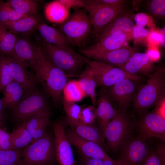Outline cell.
Listing matches in <instances>:
<instances>
[{
  "label": "cell",
  "instance_id": "d4e9b609",
  "mask_svg": "<svg viewBox=\"0 0 165 165\" xmlns=\"http://www.w3.org/2000/svg\"><path fill=\"white\" fill-rule=\"evenodd\" d=\"M36 16H28L17 21H8L2 25L13 34L28 33L38 28L41 24Z\"/></svg>",
  "mask_w": 165,
  "mask_h": 165
},
{
  "label": "cell",
  "instance_id": "7402d4cb",
  "mask_svg": "<svg viewBox=\"0 0 165 165\" xmlns=\"http://www.w3.org/2000/svg\"><path fill=\"white\" fill-rule=\"evenodd\" d=\"M38 29L42 39L45 41L58 47H72L65 35L58 28L41 23Z\"/></svg>",
  "mask_w": 165,
  "mask_h": 165
},
{
  "label": "cell",
  "instance_id": "f546056e",
  "mask_svg": "<svg viewBox=\"0 0 165 165\" xmlns=\"http://www.w3.org/2000/svg\"><path fill=\"white\" fill-rule=\"evenodd\" d=\"M19 12L29 16H35L38 13V2L32 0H9L6 2Z\"/></svg>",
  "mask_w": 165,
  "mask_h": 165
},
{
  "label": "cell",
  "instance_id": "ab89813d",
  "mask_svg": "<svg viewBox=\"0 0 165 165\" xmlns=\"http://www.w3.org/2000/svg\"><path fill=\"white\" fill-rule=\"evenodd\" d=\"M149 31L144 27L135 25L132 32V38L134 40L139 41L148 37Z\"/></svg>",
  "mask_w": 165,
  "mask_h": 165
},
{
  "label": "cell",
  "instance_id": "f6af8a7d",
  "mask_svg": "<svg viewBox=\"0 0 165 165\" xmlns=\"http://www.w3.org/2000/svg\"><path fill=\"white\" fill-rule=\"evenodd\" d=\"M99 2L115 7L126 8L129 2L125 0H97Z\"/></svg>",
  "mask_w": 165,
  "mask_h": 165
},
{
  "label": "cell",
  "instance_id": "74e56055",
  "mask_svg": "<svg viewBox=\"0 0 165 165\" xmlns=\"http://www.w3.org/2000/svg\"><path fill=\"white\" fill-rule=\"evenodd\" d=\"M148 8L151 14L158 19L164 18L165 16V0L149 1Z\"/></svg>",
  "mask_w": 165,
  "mask_h": 165
},
{
  "label": "cell",
  "instance_id": "8d00e7d4",
  "mask_svg": "<svg viewBox=\"0 0 165 165\" xmlns=\"http://www.w3.org/2000/svg\"><path fill=\"white\" fill-rule=\"evenodd\" d=\"M96 108L95 106L88 105L82 109L79 122L84 124L91 125L96 119Z\"/></svg>",
  "mask_w": 165,
  "mask_h": 165
},
{
  "label": "cell",
  "instance_id": "484cf974",
  "mask_svg": "<svg viewBox=\"0 0 165 165\" xmlns=\"http://www.w3.org/2000/svg\"><path fill=\"white\" fill-rule=\"evenodd\" d=\"M11 149H22L32 141L31 136L25 121L19 123L9 134Z\"/></svg>",
  "mask_w": 165,
  "mask_h": 165
},
{
  "label": "cell",
  "instance_id": "4dcf8cb0",
  "mask_svg": "<svg viewBox=\"0 0 165 165\" xmlns=\"http://www.w3.org/2000/svg\"><path fill=\"white\" fill-rule=\"evenodd\" d=\"M63 97L66 101L76 103L81 101L86 96L80 88L77 80L68 81L63 88Z\"/></svg>",
  "mask_w": 165,
  "mask_h": 165
},
{
  "label": "cell",
  "instance_id": "d6986e66",
  "mask_svg": "<svg viewBox=\"0 0 165 165\" xmlns=\"http://www.w3.org/2000/svg\"><path fill=\"white\" fill-rule=\"evenodd\" d=\"M153 63L145 53H135L126 63L117 67L131 75L149 76L155 71Z\"/></svg>",
  "mask_w": 165,
  "mask_h": 165
},
{
  "label": "cell",
  "instance_id": "cb8c5ba5",
  "mask_svg": "<svg viewBox=\"0 0 165 165\" xmlns=\"http://www.w3.org/2000/svg\"><path fill=\"white\" fill-rule=\"evenodd\" d=\"M1 98L4 109L12 110L20 102L24 95L21 86L15 81L9 84L3 89Z\"/></svg>",
  "mask_w": 165,
  "mask_h": 165
},
{
  "label": "cell",
  "instance_id": "836d02e7",
  "mask_svg": "<svg viewBox=\"0 0 165 165\" xmlns=\"http://www.w3.org/2000/svg\"><path fill=\"white\" fill-rule=\"evenodd\" d=\"M165 150L160 145L156 150H150L142 165H165Z\"/></svg>",
  "mask_w": 165,
  "mask_h": 165
},
{
  "label": "cell",
  "instance_id": "ac0fdd59",
  "mask_svg": "<svg viewBox=\"0 0 165 165\" xmlns=\"http://www.w3.org/2000/svg\"><path fill=\"white\" fill-rule=\"evenodd\" d=\"M131 37L125 33L107 36L87 48L79 49L83 54L86 53H98L108 51L125 46Z\"/></svg>",
  "mask_w": 165,
  "mask_h": 165
},
{
  "label": "cell",
  "instance_id": "277c9868",
  "mask_svg": "<svg viewBox=\"0 0 165 165\" xmlns=\"http://www.w3.org/2000/svg\"><path fill=\"white\" fill-rule=\"evenodd\" d=\"M58 28L65 35L71 46L84 48L93 34L91 24L86 11L83 8L74 9Z\"/></svg>",
  "mask_w": 165,
  "mask_h": 165
},
{
  "label": "cell",
  "instance_id": "816d5d0a",
  "mask_svg": "<svg viewBox=\"0 0 165 165\" xmlns=\"http://www.w3.org/2000/svg\"><path fill=\"white\" fill-rule=\"evenodd\" d=\"M3 122L0 120V126H1Z\"/></svg>",
  "mask_w": 165,
  "mask_h": 165
},
{
  "label": "cell",
  "instance_id": "4316f807",
  "mask_svg": "<svg viewBox=\"0 0 165 165\" xmlns=\"http://www.w3.org/2000/svg\"><path fill=\"white\" fill-rule=\"evenodd\" d=\"M50 117V116L38 115L25 121L32 138L31 142L42 137L46 133Z\"/></svg>",
  "mask_w": 165,
  "mask_h": 165
},
{
  "label": "cell",
  "instance_id": "5bb4252c",
  "mask_svg": "<svg viewBox=\"0 0 165 165\" xmlns=\"http://www.w3.org/2000/svg\"><path fill=\"white\" fill-rule=\"evenodd\" d=\"M65 130L66 137L71 145L76 147L82 156L102 160L112 159L98 144L81 138L71 129Z\"/></svg>",
  "mask_w": 165,
  "mask_h": 165
},
{
  "label": "cell",
  "instance_id": "d6a6232c",
  "mask_svg": "<svg viewBox=\"0 0 165 165\" xmlns=\"http://www.w3.org/2000/svg\"><path fill=\"white\" fill-rule=\"evenodd\" d=\"M22 157V149L0 150V165H18Z\"/></svg>",
  "mask_w": 165,
  "mask_h": 165
},
{
  "label": "cell",
  "instance_id": "7bdbcfd3",
  "mask_svg": "<svg viewBox=\"0 0 165 165\" xmlns=\"http://www.w3.org/2000/svg\"><path fill=\"white\" fill-rule=\"evenodd\" d=\"M60 2L69 9H74L84 8L85 6L84 0H59Z\"/></svg>",
  "mask_w": 165,
  "mask_h": 165
},
{
  "label": "cell",
  "instance_id": "7c38bea8",
  "mask_svg": "<svg viewBox=\"0 0 165 165\" xmlns=\"http://www.w3.org/2000/svg\"><path fill=\"white\" fill-rule=\"evenodd\" d=\"M146 141L130 137L120 148L116 165H142L150 151Z\"/></svg>",
  "mask_w": 165,
  "mask_h": 165
},
{
  "label": "cell",
  "instance_id": "ffe728a7",
  "mask_svg": "<svg viewBox=\"0 0 165 165\" xmlns=\"http://www.w3.org/2000/svg\"><path fill=\"white\" fill-rule=\"evenodd\" d=\"M125 11L95 35L97 42L108 35L122 33L128 34L131 37L132 31L135 25L130 16L125 13Z\"/></svg>",
  "mask_w": 165,
  "mask_h": 165
},
{
  "label": "cell",
  "instance_id": "9a60e30c",
  "mask_svg": "<svg viewBox=\"0 0 165 165\" xmlns=\"http://www.w3.org/2000/svg\"><path fill=\"white\" fill-rule=\"evenodd\" d=\"M9 72L14 80L21 86L24 91L22 98L37 89L38 82L32 75L19 61L13 57H8Z\"/></svg>",
  "mask_w": 165,
  "mask_h": 165
},
{
  "label": "cell",
  "instance_id": "8fae6325",
  "mask_svg": "<svg viewBox=\"0 0 165 165\" xmlns=\"http://www.w3.org/2000/svg\"><path fill=\"white\" fill-rule=\"evenodd\" d=\"M139 81L130 79L121 80L106 88L103 92L117 110L127 112L137 91Z\"/></svg>",
  "mask_w": 165,
  "mask_h": 165
},
{
  "label": "cell",
  "instance_id": "60d3db41",
  "mask_svg": "<svg viewBox=\"0 0 165 165\" xmlns=\"http://www.w3.org/2000/svg\"><path fill=\"white\" fill-rule=\"evenodd\" d=\"M12 150L9 141V134L0 127V150Z\"/></svg>",
  "mask_w": 165,
  "mask_h": 165
},
{
  "label": "cell",
  "instance_id": "44dd1931",
  "mask_svg": "<svg viewBox=\"0 0 165 165\" xmlns=\"http://www.w3.org/2000/svg\"><path fill=\"white\" fill-rule=\"evenodd\" d=\"M96 119L99 129L104 138L105 128L117 113L118 110L116 109L105 93L101 94L97 100Z\"/></svg>",
  "mask_w": 165,
  "mask_h": 165
},
{
  "label": "cell",
  "instance_id": "e575fe53",
  "mask_svg": "<svg viewBox=\"0 0 165 165\" xmlns=\"http://www.w3.org/2000/svg\"><path fill=\"white\" fill-rule=\"evenodd\" d=\"M14 80L10 73L8 67V57L1 56L0 57V92Z\"/></svg>",
  "mask_w": 165,
  "mask_h": 165
},
{
  "label": "cell",
  "instance_id": "bcb514c9",
  "mask_svg": "<svg viewBox=\"0 0 165 165\" xmlns=\"http://www.w3.org/2000/svg\"><path fill=\"white\" fill-rule=\"evenodd\" d=\"M149 44L153 46H156L160 43V31H152L149 32L147 37Z\"/></svg>",
  "mask_w": 165,
  "mask_h": 165
},
{
  "label": "cell",
  "instance_id": "ee69618b",
  "mask_svg": "<svg viewBox=\"0 0 165 165\" xmlns=\"http://www.w3.org/2000/svg\"><path fill=\"white\" fill-rule=\"evenodd\" d=\"M9 7L6 2L0 3V24L2 25L9 21Z\"/></svg>",
  "mask_w": 165,
  "mask_h": 165
},
{
  "label": "cell",
  "instance_id": "f35d334b",
  "mask_svg": "<svg viewBox=\"0 0 165 165\" xmlns=\"http://www.w3.org/2000/svg\"><path fill=\"white\" fill-rule=\"evenodd\" d=\"M84 165H116V160L113 159L102 160L82 156Z\"/></svg>",
  "mask_w": 165,
  "mask_h": 165
},
{
  "label": "cell",
  "instance_id": "e0dca14e",
  "mask_svg": "<svg viewBox=\"0 0 165 165\" xmlns=\"http://www.w3.org/2000/svg\"><path fill=\"white\" fill-rule=\"evenodd\" d=\"M134 53L131 48L125 46L106 52L86 53L83 55L89 59L117 67L126 63Z\"/></svg>",
  "mask_w": 165,
  "mask_h": 165
},
{
  "label": "cell",
  "instance_id": "7dc6e473",
  "mask_svg": "<svg viewBox=\"0 0 165 165\" xmlns=\"http://www.w3.org/2000/svg\"><path fill=\"white\" fill-rule=\"evenodd\" d=\"M9 6V21H17L25 17L29 16L22 14L12 8Z\"/></svg>",
  "mask_w": 165,
  "mask_h": 165
},
{
  "label": "cell",
  "instance_id": "603a6c76",
  "mask_svg": "<svg viewBox=\"0 0 165 165\" xmlns=\"http://www.w3.org/2000/svg\"><path fill=\"white\" fill-rule=\"evenodd\" d=\"M70 10L59 0H55L50 2L45 5L44 13L46 18L48 21L60 24L69 16Z\"/></svg>",
  "mask_w": 165,
  "mask_h": 165
},
{
  "label": "cell",
  "instance_id": "4fadbf2b",
  "mask_svg": "<svg viewBox=\"0 0 165 165\" xmlns=\"http://www.w3.org/2000/svg\"><path fill=\"white\" fill-rule=\"evenodd\" d=\"M52 127L55 160L59 165H75L73 151L66 137L64 123L61 121L55 122Z\"/></svg>",
  "mask_w": 165,
  "mask_h": 165
},
{
  "label": "cell",
  "instance_id": "7a4b0ae2",
  "mask_svg": "<svg viewBox=\"0 0 165 165\" xmlns=\"http://www.w3.org/2000/svg\"><path fill=\"white\" fill-rule=\"evenodd\" d=\"M31 68L35 72V77L44 93L51 98L55 105L61 103L63 90L69 77L47 61L42 52Z\"/></svg>",
  "mask_w": 165,
  "mask_h": 165
},
{
  "label": "cell",
  "instance_id": "ba28073f",
  "mask_svg": "<svg viewBox=\"0 0 165 165\" xmlns=\"http://www.w3.org/2000/svg\"><path fill=\"white\" fill-rule=\"evenodd\" d=\"M83 9L90 21L93 34L96 35L126 8L115 7L100 3L97 0H84Z\"/></svg>",
  "mask_w": 165,
  "mask_h": 165
},
{
  "label": "cell",
  "instance_id": "3957f363",
  "mask_svg": "<svg viewBox=\"0 0 165 165\" xmlns=\"http://www.w3.org/2000/svg\"><path fill=\"white\" fill-rule=\"evenodd\" d=\"M165 70L156 69L146 82L138 89L132 101L134 108L142 113L165 99Z\"/></svg>",
  "mask_w": 165,
  "mask_h": 165
},
{
  "label": "cell",
  "instance_id": "c3c4849f",
  "mask_svg": "<svg viewBox=\"0 0 165 165\" xmlns=\"http://www.w3.org/2000/svg\"><path fill=\"white\" fill-rule=\"evenodd\" d=\"M151 61L154 62L159 61L161 55L159 51L156 48L151 47L148 49L145 53Z\"/></svg>",
  "mask_w": 165,
  "mask_h": 165
},
{
  "label": "cell",
  "instance_id": "8992f818",
  "mask_svg": "<svg viewBox=\"0 0 165 165\" xmlns=\"http://www.w3.org/2000/svg\"><path fill=\"white\" fill-rule=\"evenodd\" d=\"M47 95L36 89L22 99L12 110L14 121L19 123L38 115L50 116V111Z\"/></svg>",
  "mask_w": 165,
  "mask_h": 165
},
{
  "label": "cell",
  "instance_id": "2e32d148",
  "mask_svg": "<svg viewBox=\"0 0 165 165\" xmlns=\"http://www.w3.org/2000/svg\"><path fill=\"white\" fill-rule=\"evenodd\" d=\"M41 53L40 43L39 42L38 46H35L26 38H17L13 57L25 67L31 68L37 61Z\"/></svg>",
  "mask_w": 165,
  "mask_h": 165
},
{
  "label": "cell",
  "instance_id": "1f68e13d",
  "mask_svg": "<svg viewBox=\"0 0 165 165\" xmlns=\"http://www.w3.org/2000/svg\"><path fill=\"white\" fill-rule=\"evenodd\" d=\"M61 103L65 112L67 121L71 127L79 122V118L82 109L75 102H69L62 97Z\"/></svg>",
  "mask_w": 165,
  "mask_h": 165
},
{
  "label": "cell",
  "instance_id": "6da1fadb",
  "mask_svg": "<svg viewBox=\"0 0 165 165\" xmlns=\"http://www.w3.org/2000/svg\"><path fill=\"white\" fill-rule=\"evenodd\" d=\"M40 43L42 53L47 61L69 77H79L86 64L88 58L72 47H58L42 39Z\"/></svg>",
  "mask_w": 165,
  "mask_h": 165
},
{
  "label": "cell",
  "instance_id": "f907efd6",
  "mask_svg": "<svg viewBox=\"0 0 165 165\" xmlns=\"http://www.w3.org/2000/svg\"><path fill=\"white\" fill-rule=\"evenodd\" d=\"M2 108V103L1 99L0 98V114L1 112Z\"/></svg>",
  "mask_w": 165,
  "mask_h": 165
},
{
  "label": "cell",
  "instance_id": "30bf717a",
  "mask_svg": "<svg viewBox=\"0 0 165 165\" xmlns=\"http://www.w3.org/2000/svg\"><path fill=\"white\" fill-rule=\"evenodd\" d=\"M142 113L137 126L138 137L145 141L155 138L164 142L165 120L163 116L157 110Z\"/></svg>",
  "mask_w": 165,
  "mask_h": 165
},
{
  "label": "cell",
  "instance_id": "52a82bcc",
  "mask_svg": "<svg viewBox=\"0 0 165 165\" xmlns=\"http://www.w3.org/2000/svg\"><path fill=\"white\" fill-rule=\"evenodd\" d=\"M133 124L127 112L119 110L107 125L104 133L108 145L113 151L120 149L131 137Z\"/></svg>",
  "mask_w": 165,
  "mask_h": 165
},
{
  "label": "cell",
  "instance_id": "d590c367",
  "mask_svg": "<svg viewBox=\"0 0 165 165\" xmlns=\"http://www.w3.org/2000/svg\"><path fill=\"white\" fill-rule=\"evenodd\" d=\"M89 72L86 85V96L90 99L93 105L95 106L97 104L96 92L97 83L93 73L89 66Z\"/></svg>",
  "mask_w": 165,
  "mask_h": 165
},
{
  "label": "cell",
  "instance_id": "f5cc1de1",
  "mask_svg": "<svg viewBox=\"0 0 165 165\" xmlns=\"http://www.w3.org/2000/svg\"><path fill=\"white\" fill-rule=\"evenodd\" d=\"M1 53L0 52V57H1V55H0V54H1Z\"/></svg>",
  "mask_w": 165,
  "mask_h": 165
},
{
  "label": "cell",
  "instance_id": "b9f144b4",
  "mask_svg": "<svg viewBox=\"0 0 165 165\" xmlns=\"http://www.w3.org/2000/svg\"><path fill=\"white\" fill-rule=\"evenodd\" d=\"M134 19L136 25L144 28L149 25L151 21L149 16L143 13H140L135 14Z\"/></svg>",
  "mask_w": 165,
  "mask_h": 165
},
{
  "label": "cell",
  "instance_id": "9c48e42d",
  "mask_svg": "<svg viewBox=\"0 0 165 165\" xmlns=\"http://www.w3.org/2000/svg\"><path fill=\"white\" fill-rule=\"evenodd\" d=\"M86 64L90 67L95 78L97 87L106 88L125 79L139 81L141 76L131 75L121 68L96 60L88 58Z\"/></svg>",
  "mask_w": 165,
  "mask_h": 165
},
{
  "label": "cell",
  "instance_id": "681fc988",
  "mask_svg": "<svg viewBox=\"0 0 165 165\" xmlns=\"http://www.w3.org/2000/svg\"><path fill=\"white\" fill-rule=\"evenodd\" d=\"M160 44L163 47H165V27L162 28L160 31Z\"/></svg>",
  "mask_w": 165,
  "mask_h": 165
},
{
  "label": "cell",
  "instance_id": "5b68a950",
  "mask_svg": "<svg viewBox=\"0 0 165 165\" xmlns=\"http://www.w3.org/2000/svg\"><path fill=\"white\" fill-rule=\"evenodd\" d=\"M55 160L54 138L47 132L22 149L18 165H51Z\"/></svg>",
  "mask_w": 165,
  "mask_h": 165
},
{
  "label": "cell",
  "instance_id": "83f0119b",
  "mask_svg": "<svg viewBox=\"0 0 165 165\" xmlns=\"http://www.w3.org/2000/svg\"><path fill=\"white\" fill-rule=\"evenodd\" d=\"M71 127L81 138L96 143L103 147L104 138L100 130H97L92 125H85L79 122Z\"/></svg>",
  "mask_w": 165,
  "mask_h": 165
},
{
  "label": "cell",
  "instance_id": "f1b7e54d",
  "mask_svg": "<svg viewBox=\"0 0 165 165\" xmlns=\"http://www.w3.org/2000/svg\"><path fill=\"white\" fill-rule=\"evenodd\" d=\"M17 38L13 33L0 24V52L13 57L14 48Z\"/></svg>",
  "mask_w": 165,
  "mask_h": 165
}]
</instances>
